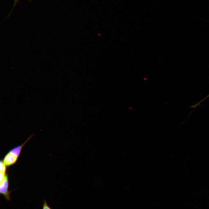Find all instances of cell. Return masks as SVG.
<instances>
[{
    "instance_id": "1",
    "label": "cell",
    "mask_w": 209,
    "mask_h": 209,
    "mask_svg": "<svg viewBox=\"0 0 209 209\" xmlns=\"http://www.w3.org/2000/svg\"><path fill=\"white\" fill-rule=\"evenodd\" d=\"M9 181L8 173L6 175L5 178L0 183V193L7 201H9L11 199L10 194L11 191L8 190Z\"/></svg>"
},
{
    "instance_id": "2",
    "label": "cell",
    "mask_w": 209,
    "mask_h": 209,
    "mask_svg": "<svg viewBox=\"0 0 209 209\" xmlns=\"http://www.w3.org/2000/svg\"><path fill=\"white\" fill-rule=\"evenodd\" d=\"M18 158L8 152L5 156L3 161L6 166L8 167L14 164Z\"/></svg>"
},
{
    "instance_id": "3",
    "label": "cell",
    "mask_w": 209,
    "mask_h": 209,
    "mask_svg": "<svg viewBox=\"0 0 209 209\" xmlns=\"http://www.w3.org/2000/svg\"><path fill=\"white\" fill-rule=\"evenodd\" d=\"M33 135L34 134L32 135L23 143L11 149L9 152L18 158L24 146Z\"/></svg>"
},
{
    "instance_id": "4",
    "label": "cell",
    "mask_w": 209,
    "mask_h": 209,
    "mask_svg": "<svg viewBox=\"0 0 209 209\" xmlns=\"http://www.w3.org/2000/svg\"><path fill=\"white\" fill-rule=\"evenodd\" d=\"M42 209H52L48 205L46 200H44L43 203Z\"/></svg>"
},
{
    "instance_id": "5",
    "label": "cell",
    "mask_w": 209,
    "mask_h": 209,
    "mask_svg": "<svg viewBox=\"0 0 209 209\" xmlns=\"http://www.w3.org/2000/svg\"><path fill=\"white\" fill-rule=\"evenodd\" d=\"M20 0H14V4H13V6L12 8V10H13V8H14L15 6H16V4Z\"/></svg>"
}]
</instances>
